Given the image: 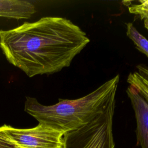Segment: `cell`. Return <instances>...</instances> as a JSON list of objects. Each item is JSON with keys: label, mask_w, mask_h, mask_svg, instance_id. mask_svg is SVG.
<instances>
[{"label": "cell", "mask_w": 148, "mask_h": 148, "mask_svg": "<svg viewBox=\"0 0 148 148\" xmlns=\"http://www.w3.org/2000/svg\"><path fill=\"white\" fill-rule=\"evenodd\" d=\"M35 12V7L31 2L20 0H0V17L16 20L28 19Z\"/></svg>", "instance_id": "cell-6"}, {"label": "cell", "mask_w": 148, "mask_h": 148, "mask_svg": "<svg viewBox=\"0 0 148 148\" xmlns=\"http://www.w3.org/2000/svg\"><path fill=\"white\" fill-rule=\"evenodd\" d=\"M0 132L17 148H63L65 133L43 124L29 128L4 124Z\"/></svg>", "instance_id": "cell-4"}, {"label": "cell", "mask_w": 148, "mask_h": 148, "mask_svg": "<svg viewBox=\"0 0 148 148\" xmlns=\"http://www.w3.org/2000/svg\"><path fill=\"white\" fill-rule=\"evenodd\" d=\"M127 81L130 85L135 87L140 94L148 95V80L138 72L130 73Z\"/></svg>", "instance_id": "cell-8"}, {"label": "cell", "mask_w": 148, "mask_h": 148, "mask_svg": "<svg viewBox=\"0 0 148 148\" xmlns=\"http://www.w3.org/2000/svg\"><path fill=\"white\" fill-rule=\"evenodd\" d=\"M138 72L148 80V67L142 64H139L136 66Z\"/></svg>", "instance_id": "cell-11"}, {"label": "cell", "mask_w": 148, "mask_h": 148, "mask_svg": "<svg viewBox=\"0 0 148 148\" xmlns=\"http://www.w3.org/2000/svg\"><path fill=\"white\" fill-rule=\"evenodd\" d=\"M140 3L128 8L130 13L139 16L141 19L148 21V0H140Z\"/></svg>", "instance_id": "cell-9"}, {"label": "cell", "mask_w": 148, "mask_h": 148, "mask_svg": "<svg viewBox=\"0 0 148 148\" xmlns=\"http://www.w3.org/2000/svg\"><path fill=\"white\" fill-rule=\"evenodd\" d=\"M119 78L117 75L83 97L59 99L52 105H43L36 98L26 97L24 111L39 123L66 133L88 123L105 110L116 98Z\"/></svg>", "instance_id": "cell-2"}, {"label": "cell", "mask_w": 148, "mask_h": 148, "mask_svg": "<svg viewBox=\"0 0 148 148\" xmlns=\"http://www.w3.org/2000/svg\"><path fill=\"white\" fill-rule=\"evenodd\" d=\"M136 121V136L141 148H148V103L134 86L127 89Z\"/></svg>", "instance_id": "cell-5"}, {"label": "cell", "mask_w": 148, "mask_h": 148, "mask_svg": "<svg viewBox=\"0 0 148 148\" xmlns=\"http://www.w3.org/2000/svg\"><path fill=\"white\" fill-rule=\"evenodd\" d=\"M126 34L133 42L136 48L148 57V40L140 34L132 23L127 24Z\"/></svg>", "instance_id": "cell-7"}, {"label": "cell", "mask_w": 148, "mask_h": 148, "mask_svg": "<svg viewBox=\"0 0 148 148\" xmlns=\"http://www.w3.org/2000/svg\"><path fill=\"white\" fill-rule=\"evenodd\" d=\"M89 42L78 25L60 17H44L0 30L3 55L29 77L53 74L68 67Z\"/></svg>", "instance_id": "cell-1"}, {"label": "cell", "mask_w": 148, "mask_h": 148, "mask_svg": "<svg viewBox=\"0 0 148 148\" xmlns=\"http://www.w3.org/2000/svg\"><path fill=\"white\" fill-rule=\"evenodd\" d=\"M0 148H17L9 139L0 132Z\"/></svg>", "instance_id": "cell-10"}, {"label": "cell", "mask_w": 148, "mask_h": 148, "mask_svg": "<svg viewBox=\"0 0 148 148\" xmlns=\"http://www.w3.org/2000/svg\"><path fill=\"white\" fill-rule=\"evenodd\" d=\"M144 26L147 29H148V21L144 20Z\"/></svg>", "instance_id": "cell-12"}, {"label": "cell", "mask_w": 148, "mask_h": 148, "mask_svg": "<svg viewBox=\"0 0 148 148\" xmlns=\"http://www.w3.org/2000/svg\"><path fill=\"white\" fill-rule=\"evenodd\" d=\"M116 99L88 123L64 134L63 148H114L113 119Z\"/></svg>", "instance_id": "cell-3"}]
</instances>
